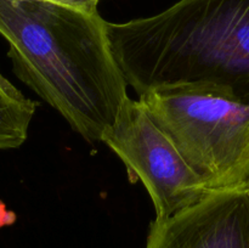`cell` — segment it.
Segmentation results:
<instances>
[{
    "mask_svg": "<svg viewBox=\"0 0 249 248\" xmlns=\"http://www.w3.org/2000/svg\"><path fill=\"white\" fill-rule=\"evenodd\" d=\"M107 23L99 11L60 2L0 0L16 77L90 142H101L129 97Z\"/></svg>",
    "mask_w": 249,
    "mask_h": 248,
    "instance_id": "obj_1",
    "label": "cell"
},
{
    "mask_svg": "<svg viewBox=\"0 0 249 248\" xmlns=\"http://www.w3.org/2000/svg\"><path fill=\"white\" fill-rule=\"evenodd\" d=\"M136 94L182 90L249 105V0H179L157 15L107 23Z\"/></svg>",
    "mask_w": 249,
    "mask_h": 248,
    "instance_id": "obj_2",
    "label": "cell"
},
{
    "mask_svg": "<svg viewBox=\"0 0 249 248\" xmlns=\"http://www.w3.org/2000/svg\"><path fill=\"white\" fill-rule=\"evenodd\" d=\"M139 100L212 190L249 184V105L182 90H152Z\"/></svg>",
    "mask_w": 249,
    "mask_h": 248,
    "instance_id": "obj_3",
    "label": "cell"
},
{
    "mask_svg": "<svg viewBox=\"0 0 249 248\" xmlns=\"http://www.w3.org/2000/svg\"><path fill=\"white\" fill-rule=\"evenodd\" d=\"M101 142L121 158L131 181L142 182L155 207V220H164L214 191L139 99H126Z\"/></svg>",
    "mask_w": 249,
    "mask_h": 248,
    "instance_id": "obj_4",
    "label": "cell"
},
{
    "mask_svg": "<svg viewBox=\"0 0 249 248\" xmlns=\"http://www.w3.org/2000/svg\"><path fill=\"white\" fill-rule=\"evenodd\" d=\"M145 248H249V184L211 191L164 220H153Z\"/></svg>",
    "mask_w": 249,
    "mask_h": 248,
    "instance_id": "obj_5",
    "label": "cell"
},
{
    "mask_svg": "<svg viewBox=\"0 0 249 248\" xmlns=\"http://www.w3.org/2000/svg\"><path fill=\"white\" fill-rule=\"evenodd\" d=\"M36 108V102L24 96L0 72V150L23 145Z\"/></svg>",
    "mask_w": 249,
    "mask_h": 248,
    "instance_id": "obj_6",
    "label": "cell"
},
{
    "mask_svg": "<svg viewBox=\"0 0 249 248\" xmlns=\"http://www.w3.org/2000/svg\"><path fill=\"white\" fill-rule=\"evenodd\" d=\"M49 1L60 2V4L68 5V6L75 7V9L84 10L89 12H97V6H99L101 0H49Z\"/></svg>",
    "mask_w": 249,
    "mask_h": 248,
    "instance_id": "obj_7",
    "label": "cell"
}]
</instances>
